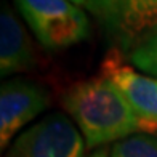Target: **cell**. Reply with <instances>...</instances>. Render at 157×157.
Returning <instances> with one entry per match:
<instances>
[{
    "label": "cell",
    "instance_id": "30bf717a",
    "mask_svg": "<svg viewBox=\"0 0 157 157\" xmlns=\"http://www.w3.org/2000/svg\"><path fill=\"white\" fill-rule=\"evenodd\" d=\"M90 157H111L109 155V151L106 147H101V149H96V151L91 154Z\"/></svg>",
    "mask_w": 157,
    "mask_h": 157
},
{
    "label": "cell",
    "instance_id": "5b68a950",
    "mask_svg": "<svg viewBox=\"0 0 157 157\" xmlns=\"http://www.w3.org/2000/svg\"><path fill=\"white\" fill-rule=\"evenodd\" d=\"M52 98L39 83L11 78L0 87V147L2 151L18 136V132L44 112Z\"/></svg>",
    "mask_w": 157,
    "mask_h": 157
},
{
    "label": "cell",
    "instance_id": "9c48e42d",
    "mask_svg": "<svg viewBox=\"0 0 157 157\" xmlns=\"http://www.w3.org/2000/svg\"><path fill=\"white\" fill-rule=\"evenodd\" d=\"M127 59L140 72L157 77V35L136 48Z\"/></svg>",
    "mask_w": 157,
    "mask_h": 157
},
{
    "label": "cell",
    "instance_id": "6da1fadb",
    "mask_svg": "<svg viewBox=\"0 0 157 157\" xmlns=\"http://www.w3.org/2000/svg\"><path fill=\"white\" fill-rule=\"evenodd\" d=\"M61 103L88 149H101L146 132L120 90L103 75L72 83L64 90Z\"/></svg>",
    "mask_w": 157,
    "mask_h": 157
},
{
    "label": "cell",
    "instance_id": "8992f818",
    "mask_svg": "<svg viewBox=\"0 0 157 157\" xmlns=\"http://www.w3.org/2000/svg\"><path fill=\"white\" fill-rule=\"evenodd\" d=\"M125 56L111 50L101 63V75L120 90L135 114L144 124L147 133L157 130V77L133 69L124 61Z\"/></svg>",
    "mask_w": 157,
    "mask_h": 157
},
{
    "label": "cell",
    "instance_id": "7a4b0ae2",
    "mask_svg": "<svg viewBox=\"0 0 157 157\" xmlns=\"http://www.w3.org/2000/svg\"><path fill=\"white\" fill-rule=\"evenodd\" d=\"M109 42L128 58L157 35V0H87L85 3Z\"/></svg>",
    "mask_w": 157,
    "mask_h": 157
},
{
    "label": "cell",
    "instance_id": "8fae6325",
    "mask_svg": "<svg viewBox=\"0 0 157 157\" xmlns=\"http://www.w3.org/2000/svg\"><path fill=\"white\" fill-rule=\"evenodd\" d=\"M69 3H72V5H75V6H85V3H87V0H67Z\"/></svg>",
    "mask_w": 157,
    "mask_h": 157
},
{
    "label": "cell",
    "instance_id": "277c9868",
    "mask_svg": "<svg viewBox=\"0 0 157 157\" xmlns=\"http://www.w3.org/2000/svg\"><path fill=\"white\" fill-rule=\"evenodd\" d=\"M87 149L77 125L53 112L21 132L5 157H85Z\"/></svg>",
    "mask_w": 157,
    "mask_h": 157
},
{
    "label": "cell",
    "instance_id": "3957f363",
    "mask_svg": "<svg viewBox=\"0 0 157 157\" xmlns=\"http://www.w3.org/2000/svg\"><path fill=\"white\" fill-rule=\"evenodd\" d=\"M15 3L45 50H66L90 35L87 15L67 0H15Z\"/></svg>",
    "mask_w": 157,
    "mask_h": 157
},
{
    "label": "cell",
    "instance_id": "ba28073f",
    "mask_svg": "<svg viewBox=\"0 0 157 157\" xmlns=\"http://www.w3.org/2000/svg\"><path fill=\"white\" fill-rule=\"evenodd\" d=\"M111 157H157V136L147 132L135 133L111 146Z\"/></svg>",
    "mask_w": 157,
    "mask_h": 157
},
{
    "label": "cell",
    "instance_id": "52a82bcc",
    "mask_svg": "<svg viewBox=\"0 0 157 157\" xmlns=\"http://www.w3.org/2000/svg\"><path fill=\"white\" fill-rule=\"evenodd\" d=\"M35 66V52L29 34L8 5L0 15V74L2 77L29 71Z\"/></svg>",
    "mask_w": 157,
    "mask_h": 157
}]
</instances>
